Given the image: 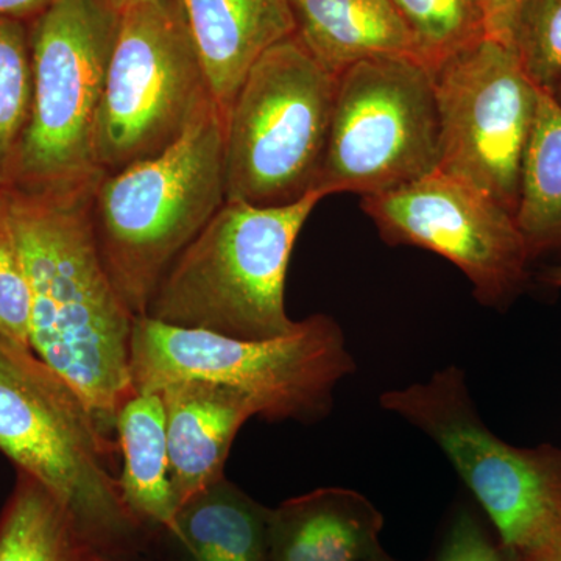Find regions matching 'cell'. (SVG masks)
I'll use <instances>...</instances> for the list:
<instances>
[{
	"label": "cell",
	"mask_w": 561,
	"mask_h": 561,
	"mask_svg": "<svg viewBox=\"0 0 561 561\" xmlns=\"http://www.w3.org/2000/svg\"><path fill=\"white\" fill-rule=\"evenodd\" d=\"M99 180L54 190L9 187L11 220L31 287V348L90 404L113 437L136 389V317L103 264L92 201Z\"/></svg>",
	"instance_id": "1"
},
{
	"label": "cell",
	"mask_w": 561,
	"mask_h": 561,
	"mask_svg": "<svg viewBox=\"0 0 561 561\" xmlns=\"http://www.w3.org/2000/svg\"><path fill=\"white\" fill-rule=\"evenodd\" d=\"M0 451L49 491L84 548L114 557L138 542L144 526L110 467L117 440L65 378L31 348L3 339Z\"/></svg>",
	"instance_id": "2"
},
{
	"label": "cell",
	"mask_w": 561,
	"mask_h": 561,
	"mask_svg": "<svg viewBox=\"0 0 561 561\" xmlns=\"http://www.w3.org/2000/svg\"><path fill=\"white\" fill-rule=\"evenodd\" d=\"M225 125L210 101L171 147L95 186V241L135 317L147 316L162 276L227 202Z\"/></svg>",
	"instance_id": "3"
},
{
	"label": "cell",
	"mask_w": 561,
	"mask_h": 561,
	"mask_svg": "<svg viewBox=\"0 0 561 561\" xmlns=\"http://www.w3.org/2000/svg\"><path fill=\"white\" fill-rule=\"evenodd\" d=\"M324 197L317 190L283 206L225 202L162 276L146 317L245 341L290 334L298 324L284 298L291 251Z\"/></svg>",
	"instance_id": "4"
},
{
	"label": "cell",
	"mask_w": 561,
	"mask_h": 561,
	"mask_svg": "<svg viewBox=\"0 0 561 561\" xmlns=\"http://www.w3.org/2000/svg\"><path fill=\"white\" fill-rule=\"evenodd\" d=\"M356 371L337 321L316 313L290 334L245 341L136 317L131 378L136 393L176 381H208L245 393L267 421L313 423L330 413L334 390Z\"/></svg>",
	"instance_id": "5"
},
{
	"label": "cell",
	"mask_w": 561,
	"mask_h": 561,
	"mask_svg": "<svg viewBox=\"0 0 561 561\" xmlns=\"http://www.w3.org/2000/svg\"><path fill=\"white\" fill-rule=\"evenodd\" d=\"M387 412L426 434L481 505L505 548L548 561L561 548V448L511 445L483 423L457 365L383 391Z\"/></svg>",
	"instance_id": "6"
},
{
	"label": "cell",
	"mask_w": 561,
	"mask_h": 561,
	"mask_svg": "<svg viewBox=\"0 0 561 561\" xmlns=\"http://www.w3.org/2000/svg\"><path fill=\"white\" fill-rule=\"evenodd\" d=\"M335 91L295 35L254 62L225 125L227 202L283 206L319 190Z\"/></svg>",
	"instance_id": "7"
},
{
	"label": "cell",
	"mask_w": 561,
	"mask_h": 561,
	"mask_svg": "<svg viewBox=\"0 0 561 561\" xmlns=\"http://www.w3.org/2000/svg\"><path fill=\"white\" fill-rule=\"evenodd\" d=\"M121 16L57 0L28 22L32 102L11 186L54 190L102 179L95 131Z\"/></svg>",
	"instance_id": "8"
},
{
	"label": "cell",
	"mask_w": 561,
	"mask_h": 561,
	"mask_svg": "<svg viewBox=\"0 0 561 561\" xmlns=\"http://www.w3.org/2000/svg\"><path fill=\"white\" fill-rule=\"evenodd\" d=\"M435 73L412 55L362 60L339 73L319 190L383 194L437 171Z\"/></svg>",
	"instance_id": "9"
},
{
	"label": "cell",
	"mask_w": 561,
	"mask_h": 561,
	"mask_svg": "<svg viewBox=\"0 0 561 561\" xmlns=\"http://www.w3.org/2000/svg\"><path fill=\"white\" fill-rule=\"evenodd\" d=\"M213 101L179 0L122 14L98 131L95 160L116 173L157 157Z\"/></svg>",
	"instance_id": "10"
},
{
	"label": "cell",
	"mask_w": 561,
	"mask_h": 561,
	"mask_svg": "<svg viewBox=\"0 0 561 561\" xmlns=\"http://www.w3.org/2000/svg\"><path fill=\"white\" fill-rule=\"evenodd\" d=\"M443 172L516 213L541 91L512 47L482 38L435 70Z\"/></svg>",
	"instance_id": "11"
},
{
	"label": "cell",
	"mask_w": 561,
	"mask_h": 561,
	"mask_svg": "<svg viewBox=\"0 0 561 561\" xmlns=\"http://www.w3.org/2000/svg\"><path fill=\"white\" fill-rule=\"evenodd\" d=\"M383 241L453 262L482 305L507 308L526 289L530 254L515 214L474 184L440 169L383 194L362 197Z\"/></svg>",
	"instance_id": "12"
},
{
	"label": "cell",
	"mask_w": 561,
	"mask_h": 561,
	"mask_svg": "<svg viewBox=\"0 0 561 561\" xmlns=\"http://www.w3.org/2000/svg\"><path fill=\"white\" fill-rule=\"evenodd\" d=\"M160 393L172 485L181 507L225 478L232 442L257 411L242 391L197 379L169 383Z\"/></svg>",
	"instance_id": "13"
},
{
	"label": "cell",
	"mask_w": 561,
	"mask_h": 561,
	"mask_svg": "<svg viewBox=\"0 0 561 561\" xmlns=\"http://www.w3.org/2000/svg\"><path fill=\"white\" fill-rule=\"evenodd\" d=\"M213 101L227 117L254 62L295 35L287 0H179Z\"/></svg>",
	"instance_id": "14"
},
{
	"label": "cell",
	"mask_w": 561,
	"mask_h": 561,
	"mask_svg": "<svg viewBox=\"0 0 561 561\" xmlns=\"http://www.w3.org/2000/svg\"><path fill=\"white\" fill-rule=\"evenodd\" d=\"M382 513L359 491L327 486L268 513L271 561H365L382 552Z\"/></svg>",
	"instance_id": "15"
},
{
	"label": "cell",
	"mask_w": 561,
	"mask_h": 561,
	"mask_svg": "<svg viewBox=\"0 0 561 561\" xmlns=\"http://www.w3.org/2000/svg\"><path fill=\"white\" fill-rule=\"evenodd\" d=\"M295 36L339 77L362 60L412 55L413 44L391 0H287Z\"/></svg>",
	"instance_id": "16"
},
{
	"label": "cell",
	"mask_w": 561,
	"mask_h": 561,
	"mask_svg": "<svg viewBox=\"0 0 561 561\" xmlns=\"http://www.w3.org/2000/svg\"><path fill=\"white\" fill-rule=\"evenodd\" d=\"M116 440L124 457L122 500L144 527L173 534L180 504L173 490L165 409L160 391L138 393L122 405Z\"/></svg>",
	"instance_id": "17"
},
{
	"label": "cell",
	"mask_w": 561,
	"mask_h": 561,
	"mask_svg": "<svg viewBox=\"0 0 561 561\" xmlns=\"http://www.w3.org/2000/svg\"><path fill=\"white\" fill-rule=\"evenodd\" d=\"M268 513L224 478L181 505L172 535L195 561H271Z\"/></svg>",
	"instance_id": "18"
},
{
	"label": "cell",
	"mask_w": 561,
	"mask_h": 561,
	"mask_svg": "<svg viewBox=\"0 0 561 561\" xmlns=\"http://www.w3.org/2000/svg\"><path fill=\"white\" fill-rule=\"evenodd\" d=\"M515 219L530 260L561 253V106L548 92L541 91L524 154Z\"/></svg>",
	"instance_id": "19"
},
{
	"label": "cell",
	"mask_w": 561,
	"mask_h": 561,
	"mask_svg": "<svg viewBox=\"0 0 561 561\" xmlns=\"http://www.w3.org/2000/svg\"><path fill=\"white\" fill-rule=\"evenodd\" d=\"M81 548L60 504L20 472L0 515V561H77Z\"/></svg>",
	"instance_id": "20"
},
{
	"label": "cell",
	"mask_w": 561,
	"mask_h": 561,
	"mask_svg": "<svg viewBox=\"0 0 561 561\" xmlns=\"http://www.w3.org/2000/svg\"><path fill=\"white\" fill-rule=\"evenodd\" d=\"M415 57L432 70L485 38L481 0H391Z\"/></svg>",
	"instance_id": "21"
},
{
	"label": "cell",
	"mask_w": 561,
	"mask_h": 561,
	"mask_svg": "<svg viewBox=\"0 0 561 561\" xmlns=\"http://www.w3.org/2000/svg\"><path fill=\"white\" fill-rule=\"evenodd\" d=\"M32 102L28 22L0 16V191L11 186Z\"/></svg>",
	"instance_id": "22"
},
{
	"label": "cell",
	"mask_w": 561,
	"mask_h": 561,
	"mask_svg": "<svg viewBox=\"0 0 561 561\" xmlns=\"http://www.w3.org/2000/svg\"><path fill=\"white\" fill-rule=\"evenodd\" d=\"M513 50L531 83L553 94L561 83V0H523Z\"/></svg>",
	"instance_id": "23"
},
{
	"label": "cell",
	"mask_w": 561,
	"mask_h": 561,
	"mask_svg": "<svg viewBox=\"0 0 561 561\" xmlns=\"http://www.w3.org/2000/svg\"><path fill=\"white\" fill-rule=\"evenodd\" d=\"M31 306L7 187L0 191V339L31 348Z\"/></svg>",
	"instance_id": "24"
},
{
	"label": "cell",
	"mask_w": 561,
	"mask_h": 561,
	"mask_svg": "<svg viewBox=\"0 0 561 561\" xmlns=\"http://www.w3.org/2000/svg\"><path fill=\"white\" fill-rule=\"evenodd\" d=\"M435 561H526L486 534L467 508L454 516Z\"/></svg>",
	"instance_id": "25"
},
{
	"label": "cell",
	"mask_w": 561,
	"mask_h": 561,
	"mask_svg": "<svg viewBox=\"0 0 561 561\" xmlns=\"http://www.w3.org/2000/svg\"><path fill=\"white\" fill-rule=\"evenodd\" d=\"M523 0H481L485 38L513 49V32Z\"/></svg>",
	"instance_id": "26"
},
{
	"label": "cell",
	"mask_w": 561,
	"mask_h": 561,
	"mask_svg": "<svg viewBox=\"0 0 561 561\" xmlns=\"http://www.w3.org/2000/svg\"><path fill=\"white\" fill-rule=\"evenodd\" d=\"M57 0H0V16L32 22Z\"/></svg>",
	"instance_id": "27"
},
{
	"label": "cell",
	"mask_w": 561,
	"mask_h": 561,
	"mask_svg": "<svg viewBox=\"0 0 561 561\" xmlns=\"http://www.w3.org/2000/svg\"><path fill=\"white\" fill-rule=\"evenodd\" d=\"M94 2H98L103 9L113 11L117 16H122L127 11L147 5V3L154 2V0H94Z\"/></svg>",
	"instance_id": "28"
},
{
	"label": "cell",
	"mask_w": 561,
	"mask_h": 561,
	"mask_svg": "<svg viewBox=\"0 0 561 561\" xmlns=\"http://www.w3.org/2000/svg\"><path fill=\"white\" fill-rule=\"evenodd\" d=\"M538 279L541 280L545 286L552 287V289H561V264L551 265L546 267L540 273Z\"/></svg>",
	"instance_id": "29"
},
{
	"label": "cell",
	"mask_w": 561,
	"mask_h": 561,
	"mask_svg": "<svg viewBox=\"0 0 561 561\" xmlns=\"http://www.w3.org/2000/svg\"><path fill=\"white\" fill-rule=\"evenodd\" d=\"M77 561H113V557L103 556V553L91 551V549L81 548Z\"/></svg>",
	"instance_id": "30"
},
{
	"label": "cell",
	"mask_w": 561,
	"mask_h": 561,
	"mask_svg": "<svg viewBox=\"0 0 561 561\" xmlns=\"http://www.w3.org/2000/svg\"><path fill=\"white\" fill-rule=\"evenodd\" d=\"M365 561H393L389 559V556H387L386 552H379L376 553L375 557H371V559L365 560Z\"/></svg>",
	"instance_id": "31"
},
{
	"label": "cell",
	"mask_w": 561,
	"mask_h": 561,
	"mask_svg": "<svg viewBox=\"0 0 561 561\" xmlns=\"http://www.w3.org/2000/svg\"><path fill=\"white\" fill-rule=\"evenodd\" d=\"M553 99H556V102L559 103L561 106V83L559 84V88H557L556 91H553V94H551Z\"/></svg>",
	"instance_id": "32"
},
{
	"label": "cell",
	"mask_w": 561,
	"mask_h": 561,
	"mask_svg": "<svg viewBox=\"0 0 561 561\" xmlns=\"http://www.w3.org/2000/svg\"><path fill=\"white\" fill-rule=\"evenodd\" d=\"M548 561H561V548Z\"/></svg>",
	"instance_id": "33"
}]
</instances>
